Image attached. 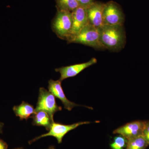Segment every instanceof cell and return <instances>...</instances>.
I'll return each instance as SVG.
<instances>
[{
	"label": "cell",
	"instance_id": "obj_16",
	"mask_svg": "<svg viewBox=\"0 0 149 149\" xmlns=\"http://www.w3.org/2000/svg\"><path fill=\"white\" fill-rule=\"evenodd\" d=\"M128 140L123 136L119 135L116 136L113 142L110 144L112 149H124L127 146Z\"/></svg>",
	"mask_w": 149,
	"mask_h": 149
},
{
	"label": "cell",
	"instance_id": "obj_14",
	"mask_svg": "<svg viewBox=\"0 0 149 149\" xmlns=\"http://www.w3.org/2000/svg\"><path fill=\"white\" fill-rule=\"evenodd\" d=\"M148 146L143 135L128 140L125 149H146Z\"/></svg>",
	"mask_w": 149,
	"mask_h": 149
},
{
	"label": "cell",
	"instance_id": "obj_1",
	"mask_svg": "<svg viewBox=\"0 0 149 149\" xmlns=\"http://www.w3.org/2000/svg\"><path fill=\"white\" fill-rule=\"evenodd\" d=\"M98 29L101 41L106 49L118 52L125 47L126 37L123 25L103 24Z\"/></svg>",
	"mask_w": 149,
	"mask_h": 149
},
{
	"label": "cell",
	"instance_id": "obj_7",
	"mask_svg": "<svg viewBox=\"0 0 149 149\" xmlns=\"http://www.w3.org/2000/svg\"><path fill=\"white\" fill-rule=\"evenodd\" d=\"M72 13V27L67 41L77 35L84 27L90 23L85 8L79 6Z\"/></svg>",
	"mask_w": 149,
	"mask_h": 149
},
{
	"label": "cell",
	"instance_id": "obj_3",
	"mask_svg": "<svg viewBox=\"0 0 149 149\" xmlns=\"http://www.w3.org/2000/svg\"><path fill=\"white\" fill-rule=\"evenodd\" d=\"M72 25V13L66 11L58 10L52 23V28L58 37L68 40Z\"/></svg>",
	"mask_w": 149,
	"mask_h": 149
},
{
	"label": "cell",
	"instance_id": "obj_8",
	"mask_svg": "<svg viewBox=\"0 0 149 149\" xmlns=\"http://www.w3.org/2000/svg\"><path fill=\"white\" fill-rule=\"evenodd\" d=\"M145 121L137 120L126 123L113 131V134L121 135L128 140L143 135Z\"/></svg>",
	"mask_w": 149,
	"mask_h": 149
},
{
	"label": "cell",
	"instance_id": "obj_9",
	"mask_svg": "<svg viewBox=\"0 0 149 149\" xmlns=\"http://www.w3.org/2000/svg\"><path fill=\"white\" fill-rule=\"evenodd\" d=\"M97 63V59L95 58H93L87 62L73 65L69 66L61 67L56 69L55 71L60 73L61 77L59 80L62 82L63 80L67 78L76 76L84 70L93 65L96 64Z\"/></svg>",
	"mask_w": 149,
	"mask_h": 149
},
{
	"label": "cell",
	"instance_id": "obj_15",
	"mask_svg": "<svg viewBox=\"0 0 149 149\" xmlns=\"http://www.w3.org/2000/svg\"><path fill=\"white\" fill-rule=\"evenodd\" d=\"M58 10L72 13L79 6L76 0H56Z\"/></svg>",
	"mask_w": 149,
	"mask_h": 149
},
{
	"label": "cell",
	"instance_id": "obj_18",
	"mask_svg": "<svg viewBox=\"0 0 149 149\" xmlns=\"http://www.w3.org/2000/svg\"><path fill=\"white\" fill-rule=\"evenodd\" d=\"M79 6L83 7H88L94 2V0H76Z\"/></svg>",
	"mask_w": 149,
	"mask_h": 149
},
{
	"label": "cell",
	"instance_id": "obj_19",
	"mask_svg": "<svg viewBox=\"0 0 149 149\" xmlns=\"http://www.w3.org/2000/svg\"><path fill=\"white\" fill-rule=\"evenodd\" d=\"M8 146L4 141L0 139V149H8Z\"/></svg>",
	"mask_w": 149,
	"mask_h": 149
},
{
	"label": "cell",
	"instance_id": "obj_20",
	"mask_svg": "<svg viewBox=\"0 0 149 149\" xmlns=\"http://www.w3.org/2000/svg\"><path fill=\"white\" fill-rule=\"evenodd\" d=\"M4 125V123L0 121V134H1L2 133Z\"/></svg>",
	"mask_w": 149,
	"mask_h": 149
},
{
	"label": "cell",
	"instance_id": "obj_11",
	"mask_svg": "<svg viewBox=\"0 0 149 149\" xmlns=\"http://www.w3.org/2000/svg\"><path fill=\"white\" fill-rule=\"evenodd\" d=\"M49 91L54 96L59 99L64 105V108L68 111H71L74 107L80 106L79 105L70 101L65 95L63 89L62 88L61 81L59 80H50L49 81Z\"/></svg>",
	"mask_w": 149,
	"mask_h": 149
},
{
	"label": "cell",
	"instance_id": "obj_5",
	"mask_svg": "<svg viewBox=\"0 0 149 149\" xmlns=\"http://www.w3.org/2000/svg\"><path fill=\"white\" fill-rule=\"evenodd\" d=\"M89 121H84V122H79L70 125H64L55 122L54 121L52 123L49 130L48 133L42 134L41 136H37L35 139L29 141V143L31 144L35 141L40 140L42 138L47 136H52L54 137L57 139L58 144L61 143L63 137L65 135L71 130H74L78 126L84 124L90 123Z\"/></svg>",
	"mask_w": 149,
	"mask_h": 149
},
{
	"label": "cell",
	"instance_id": "obj_17",
	"mask_svg": "<svg viewBox=\"0 0 149 149\" xmlns=\"http://www.w3.org/2000/svg\"><path fill=\"white\" fill-rule=\"evenodd\" d=\"M143 136L149 145V120L145 121V127L143 131Z\"/></svg>",
	"mask_w": 149,
	"mask_h": 149
},
{
	"label": "cell",
	"instance_id": "obj_13",
	"mask_svg": "<svg viewBox=\"0 0 149 149\" xmlns=\"http://www.w3.org/2000/svg\"><path fill=\"white\" fill-rule=\"evenodd\" d=\"M31 118H32L33 125L43 126L45 127L47 130H49L51 125L54 121L48 113L43 111L35 112Z\"/></svg>",
	"mask_w": 149,
	"mask_h": 149
},
{
	"label": "cell",
	"instance_id": "obj_12",
	"mask_svg": "<svg viewBox=\"0 0 149 149\" xmlns=\"http://www.w3.org/2000/svg\"><path fill=\"white\" fill-rule=\"evenodd\" d=\"M13 111L15 115L19 117L21 120H27L35 113V109L33 106L24 101L19 105L15 106Z\"/></svg>",
	"mask_w": 149,
	"mask_h": 149
},
{
	"label": "cell",
	"instance_id": "obj_22",
	"mask_svg": "<svg viewBox=\"0 0 149 149\" xmlns=\"http://www.w3.org/2000/svg\"><path fill=\"white\" fill-rule=\"evenodd\" d=\"M14 149H23L22 148H15Z\"/></svg>",
	"mask_w": 149,
	"mask_h": 149
},
{
	"label": "cell",
	"instance_id": "obj_4",
	"mask_svg": "<svg viewBox=\"0 0 149 149\" xmlns=\"http://www.w3.org/2000/svg\"><path fill=\"white\" fill-rule=\"evenodd\" d=\"M61 110V107L57 104L54 96L45 88H40L35 112L40 111L46 112L54 120V114Z\"/></svg>",
	"mask_w": 149,
	"mask_h": 149
},
{
	"label": "cell",
	"instance_id": "obj_21",
	"mask_svg": "<svg viewBox=\"0 0 149 149\" xmlns=\"http://www.w3.org/2000/svg\"><path fill=\"white\" fill-rule=\"evenodd\" d=\"M46 149H55V148L54 146H50L48 148Z\"/></svg>",
	"mask_w": 149,
	"mask_h": 149
},
{
	"label": "cell",
	"instance_id": "obj_2",
	"mask_svg": "<svg viewBox=\"0 0 149 149\" xmlns=\"http://www.w3.org/2000/svg\"><path fill=\"white\" fill-rule=\"evenodd\" d=\"M67 41L69 43L82 44L96 49H106L101 41L98 28L90 23L84 27L77 35Z\"/></svg>",
	"mask_w": 149,
	"mask_h": 149
},
{
	"label": "cell",
	"instance_id": "obj_6",
	"mask_svg": "<svg viewBox=\"0 0 149 149\" xmlns=\"http://www.w3.org/2000/svg\"><path fill=\"white\" fill-rule=\"evenodd\" d=\"M124 15L116 3L110 1L105 4L103 20V24L123 25Z\"/></svg>",
	"mask_w": 149,
	"mask_h": 149
},
{
	"label": "cell",
	"instance_id": "obj_10",
	"mask_svg": "<svg viewBox=\"0 0 149 149\" xmlns=\"http://www.w3.org/2000/svg\"><path fill=\"white\" fill-rule=\"evenodd\" d=\"M105 3L95 2L86 8L89 23L97 28L103 25V15Z\"/></svg>",
	"mask_w": 149,
	"mask_h": 149
}]
</instances>
